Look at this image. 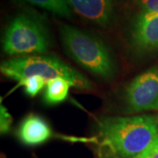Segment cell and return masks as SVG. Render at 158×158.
Here are the masks:
<instances>
[{
	"label": "cell",
	"mask_w": 158,
	"mask_h": 158,
	"mask_svg": "<svg viewBox=\"0 0 158 158\" xmlns=\"http://www.w3.org/2000/svg\"><path fill=\"white\" fill-rule=\"evenodd\" d=\"M11 116L10 113H8L7 109L4 106H1L0 107V130L1 134H6L9 132L11 127Z\"/></svg>",
	"instance_id": "12"
},
{
	"label": "cell",
	"mask_w": 158,
	"mask_h": 158,
	"mask_svg": "<svg viewBox=\"0 0 158 158\" xmlns=\"http://www.w3.org/2000/svg\"><path fill=\"white\" fill-rule=\"evenodd\" d=\"M45 85H47V81L39 76L27 77L19 82V85L23 86L25 92L30 97L36 96Z\"/></svg>",
	"instance_id": "11"
},
{
	"label": "cell",
	"mask_w": 158,
	"mask_h": 158,
	"mask_svg": "<svg viewBox=\"0 0 158 158\" xmlns=\"http://www.w3.org/2000/svg\"><path fill=\"white\" fill-rule=\"evenodd\" d=\"M104 143L120 158H135L158 139V118L152 115L108 117L100 120Z\"/></svg>",
	"instance_id": "1"
},
{
	"label": "cell",
	"mask_w": 158,
	"mask_h": 158,
	"mask_svg": "<svg viewBox=\"0 0 158 158\" xmlns=\"http://www.w3.org/2000/svg\"><path fill=\"white\" fill-rule=\"evenodd\" d=\"M18 136L24 144L35 146L48 141L52 136V130L44 118L30 114L23 119L18 131Z\"/></svg>",
	"instance_id": "8"
},
{
	"label": "cell",
	"mask_w": 158,
	"mask_h": 158,
	"mask_svg": "<svg viewBox=\"0 0 158 158\" xmlns=\"http://www.w3.org/2000/svg\"><path fill=\"white\" fill-rule=\"evenodd\" d=\"M0 70L6 77L18 82L31 76H39L47 82L62 77L79 90L91 88L90 82L83 74L54 56L36 55L11 58L2 62Z\"/></svg>",
	"instance_id": "3"
},
{
	"label": "cell",
	"mask_w": 158,
	"mask_h": 158,
	"mask_svg": "<svg viewBox=\"0 0 158 158\" xmlns=\"http://www.w3.org/2000/svg\"><path fill=\"white\" fill-rule=\"evenodd\" d=\"M2 42L4 51L10 56L44 54L50 45L44 20L30 11L20 12L11 19Z\"/></svg>",
	"instance_id": "4"
},
{
	"label": "cell",
	"mask_w": 158,
	"mask_h": 158,
	"mask_svg": "<svg viewBox=\"0 0 158 158\" xmlns=\"http://www.w3.org/2000/svg\"><path fill=\"white\" fill-rule=\"evenodd\" d=\"M62 45L69 56L90 73L109 79L115 73V63L101 40L69 25H62Z\"/></svg>",
	"instance_id": "2"
},
{
	"label": "cell",
	"mask_w": 158,
	"mask_h": 158,
	"mask_svg": "<svg viewBox=\"0 0 158 158\" xmlns=\"http://www.w3.org/2000/svg\"><path fill=\"white\" fill-rule=\"evenodd\" d=\"M79 16L90 22L106 26L111 22L114 12V0H66Z\"/></svg>",
	"instance_id": "7"
},
{
	"label": "cell",
	"mask_w": 158,
	"mask_h": 158,
	"mask_svg": "<svg viewBox=\"0 0 158 158\" xmlns=\"http://www.w3.org/2000/svg\"><path fill=\"white\" fill-rule=\"evenodd\" d=\"M72 84L65 78L57 77L47 82L44 99L49 105H56L64 101L69 95Z\"/></svg>",
	"instance_id": "9"
},
{
	"label": "cell",
	"mask_w": 158,
	"mask_h": 158,
	"mask_svg": "<svg viewBox=\"0 0 158 158\" xmlns=\"http://www.w3.org/2000/svg\"><path fill=\"white\" fill-rule=\"evenodd\" d=\"M141 11H152L158 13V0H135Z\"/></svg>",
	"instance_id": "13"
},
{
	"label": "cell",
	"mask_w": 158,
	"mask_h": 158,
	"mask_svg": "<svg viewBox=\"0 0 158 158\" xmlns=\"http://www.w3.org/2000/svg\"><path fill=\"white\" fill-rule=\"evenodd\" d=\"M131 43L136 50L152 52L158 49V13L141 11L133 20Z\"/></svg>",
	"instance_id": "6"
},
{
	"label": "cell",
	"mask_w": 158,
	"mask_h": 158,
	"mask_svg": "<svg viewBox=\"0 0 158 158\" xmlns=\"http://www.w3.org/2000/svg\"><path fill=\"white\" fill-rule=\"evenodd\" d=\"M135 158H158V139L144 152Z\"/></svg>",
	"instance_id": "14"
},
{
	"label": "cell",
	"mask_w": 158,
	"mask_h": 158,
	"mask_svg": "<svg viewBox=\"0 0 158 158\" xmlns=\"http://www.w3.org/2000/svg\"><path fill=\"white\" fill-rule=\"evenodd\" d=\"M130 113L158 110V66L153 67L133 79L125 92Z\"/></svg>",
	"instance_id": "5"
},
{
	"label": "cell",
	"mask_w": 158,
	"mask_h": 158,
	"mask_svg": "<svg viewBox=\"0 0 158 158\" xmlns=\"http://www.w3.org/2000/svg\"><path fill=\"white\" fill-rule=\"evenodd\" d=\"M49 11L60 17L70 19L72 12L66 0H23Z\"/></svg>",
	"instance_id": "10"
}]
</instances>
